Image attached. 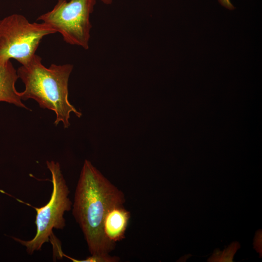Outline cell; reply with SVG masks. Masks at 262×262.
Segmentation results:
<instances>
[{
    "mask_svg": "<svg viewBox=\"0 0 262 262\" xmlns=\"http://www.w3.org/2000/svg\"><path fill=\"white\" fill-rule=\"evenodd\" d=\"M18 78L17 70L10 60L0 61V101L29 109L22 102L19 92L15 87Z\"/></svg>",
    "mask_w": 262,
    "mask_h": 262,
    "instance_id": "52a82bcc",
    "label": "cell"
},
{
    "mask_svg": "<svg viewBox=\"0 0 262 262\" xmlns=\"http://www.w3.org/2000/svg\"><path fill=\"white\" fill-rule=\"evenodd\" d=\"M73 262H115L119 260V258L116 256L107 255H91L86 259L79 261L76 259L67 257Z\"/></svg>",
    "mask_w": 262,
    "mask_h": 262,
    "instance_id": "ba28073f",
    "label": "cell"
},
{
    "mask_svg": "<svg viewBox=\"0 0 262 262\" xmlns=\"http://www.w3.org/2000/svg\"><path fill=\"white\" fill-rule=\"evenodd\" d=\"M56 33L46 24L30 22L24 16L13 14L0 20V61L14 59L28 63L45 36Z\"/></svg>",
    "mask_w": 262,
    "mask_h": 262,
    "instance_id": "277c9868",
    "label": "cell"
},
{
    "mask_svg": "<svg viewBox=\"0 0 262 262\" xmlns=\"http://www.w3.org/2000/svg\"><path fill=\"white\" fill-rule=\"evenodd\" d=\"M97 0H58L49 11L37 19L59 33L63 40L84 49L89 48L90 20Z\"/></svg>",
    "mask_w": 262,
    "mask_h": 262,
    "instance_id": "5b68a950",
    "label": "cell"
},
{
    "mask_svg": "<svg viewBox=\"0 0 262 262\" xmlns=\"http://www.w3.org/2000/svg\"><path fill=\"white\" fill-rule=\"evenodd\" d=\"M47 168L51 176L52 191L49 201L44 206L33 208L36 212L35 223L36 231L30 240L13 237L16 242L26 248L30 255L41 250L43 245L55 237L53 229H63L66 226L64 213L71 210L72 202L68 196L69 190L58 162L47 161Z\"/></svg>",
    "mask_w": 262,
    "mask_h": 262,
    "instance_id": "3957f363",
    "label": "cell"
},
{
    "mask_svg": "<svg viewBox=\"0 0 262 262\" xmlns=\"http://www.w3.org/2000/svg\"><path fill=\"white\" fill-rule=\"evenodd\" d=\"M102 2L103 3L105 4L106 5H109L111 4L113 0H98Z\"/></svg>",
    "mask_w": 262,
    "mask_h": 262,
    "instance_id": "30bf717a",
    "label": "cell"
},
{
    "mask_svg": "<svg viewBox=\"0 0 262 262\" xmlns=\"http://www.w3.org/2000/svg\"><path fill=\"white\" fill-rule=\"evenodd\" d=\"M73 69L70 64H51L47 67L35 54L17 69L18 78L25 86L24 91L19 92L21 99H34L41 108L55 113V125L61 122L65 128L69 127L71 113L79 118L82 115L68 100V80Z\"/></svg>",
    "mask_w": 262,
    "mask_h": 262,
    "instance_id": "7a4b0ae2",
    "label": "cell"
},
{
    "mask_svg": "<svg viewBox=\"0 0 262 262\" xmlns=\"http://www.w3.org/2000/svg\"><path fill=\"white\" fill-rule=\"evenodd\" d=\"M125 200L123 193L85 160L76 188L72 213L91 255H107L114 249L115 245L104 235V221L112 205Z\"/></svg>",
    "mask_w": 262,
    "mask_h": 262,
    "instance_id": "6da1fadb",
    "label": "cell"
},
{
    "mask_svg": "<svg viewBox=\"0 0 262 262\" xmlns=\"http://www.w3.org/2000/svg\"><path fill=\"white\" fill-rule=\"evenodd\" d=\"M124 202H119L112 205L106 214L103 232L107 239L115 245L116 242L125 238L130 213L124 207Z\"/></svg>",
    "mask_w": 262,
    "mask_h": 262,
    "instance_id": "8992f818",
    "label": "cell"
},
{
    "mask_svg": "<svg viewBox=\"0 0 262 262\" xmlns=\"http://www.w3.org/2000/svg\"><path fill=\"white\" fill-rule=\"evenodd\" d=\"M218 1L222 6L229 10H233L235 9V7L230 0H218Z\"/></svg>",
    "mask_w": 262,
    "mask_h": 262,
    "instance_id": "9c48e42d",
    "label": "cell"
}]
</instances>
